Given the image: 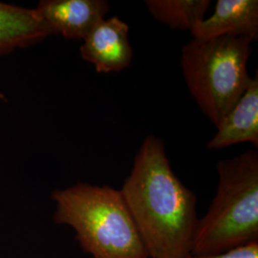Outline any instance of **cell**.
<instances>
[{
	"label": "cell",
	"instance_id": "cell-1",
	"mask_svg": "<svg viewBox=\"0 0 258 258\" xmlns=\"http://www.w3.org/2000/svg\"><path fill=\"white\" fill-rule=\"evenodd\" d=\"M148 258H189L196 196L172 170L164 143L148 136L120 189Z\"/></svg>",
	"mask_w": 258,
	"mask_h": 258
},
{
	"label": "cell",
	"instance_id": "cell-2",
	"mask_svg": "<svg viewBox=\"0 0 258 258\" xmlns=\"http://www.w3.org/2000/svg\"><path fill=\"white\" fill-rule=\"evenodd\" d=\"M54 220L72 227L93 258H148L120 189L75 184L55 190Z\"/></svg>",
	"mask_w": 258,
	"mask_h": 258
},
{
	"label": "cell",
	"instance_id": "cell-3",
	"mask_svg": "<svg viewBox=\"0 0 258 258\" xmlns=\"http://www.w3.org/2000/svg\"><path fill=\"white\" fill-rule=\"evenodd\" d=\"M219 182L199 219L191 255H212L258 242V154L249 150L217 164Z\"/></svg>",
	"mask_w": 258,
	"mask_h": 258
},
{
	"label": "cell",
	"instance_id": "cell-4",
	"mask_svg": "<svg viewBox=\"0 0 258 258\" xmlns=\"http://www.w3.org/2000/svg\"><path fill=\"white\" fill-rule=\"evenodd\" d=\"M252 41L237 36L194 38L182 49L187 88L216 128L252 81L247 68Z\"/></svg>",
	"mask_w": 258,
	"mask_h": 258
},
{
	"label": "cell",
	"instance_id": "cell-5",
	"mask_svg": "<svg viewBox=\"0 0 258 258\" xmlns=\"http://www.w3.org/2000/svg\"><path fill=\"white\" fill-rule=\"evenodd\" d=\"M128 32V25L118 17L104 19L83 39L81 55L98 73L120 72L133 57Z\"/></svg>",
	"mask_w": 258,
	"mask_h": 258
},
{
	"label": "cell",
	"instance_id": "cell-6",
	"mask_svg": "<svg viewBox=\"0 0 258 258\" xmlns=\"http://www.w3.org/2000/svg\"><path fill=\"white\" fill-rule=\"evenodd\" d=\"M36 11L52 35L84 39L109 11L105 0H42Z\"/></svg>",
	"mask_w": 258,
	"mask_h": 258
},
{
	"label": "cell",
	"instance_id": "cell-7",
	"mask_svg": "<svg viewBox=\"0 0 258 258\" xmlns=\"http://www.w3.org/2000/svg\"><path fill=\"white\" fill-rule=\"evenodd\" d=\"M194 38L223 36L258 37L257 0H218L214 12L190 30Z\"/></svg>",
	"mask_w": 258,
	"mask_h": 258
},
{
	"label": "cell",
	"instance_id": "cell-8",
	"mask_svg": "<svg viewBox=\"0 0 258 258\" xmlns=\"http://www.w3.org/2000/svg\"><path fill=\"white\" fill-rule=\"evenodd\" d=\"M208 143L209 149H222L242 143L258 147V78H252L246 92L231 108Z\"/></svg>",
	"mask_w": 258,
	"mask_h": 258
},
{
	"label": "cell",
	"instance_id": "cell-9",
	"mask_svg": "<svg viewBox=\"0 0 258 258\" xmlns=\"http://www.w3.org/2000/svg\"><path fill=\"white\" fill-rule=\"evenodd\" d=\"M50 35L36 9L0 2V55L33 45Z\"/></svg>",
	"mask_w": 258,
	"mask_h": 258
},
{
	"label": "cell",
	"instance_id": "cell-10",
	"mask_svg": "<svg viewBox=\"0 0 258 258\" xmlns=\"http://www.w3.org/2000/svg\"><path fill=\"white\" fill-rule=\"evenodd\" d=\"M210 0H148L146 6L154 19L171 29L191 30L203 20Z\"/></svg>",
	"mask_w": 258,
	"mask_h": 258
},
{
	"label": "cell",
	"instance_id": "cell-11",
	"mask_svg": "<svg viewBox=\"0 0 258 258\" xmlns=\"http://www.w3.org/2000/svg\"><path fill=\"white\" fill-rule=\"evenodd\" d=\"M189 258H258V242L242 245L212 255H191Z\"/></svg>",
	"mask_w": 258,
	"mask_h": 258
}]
</instances>
